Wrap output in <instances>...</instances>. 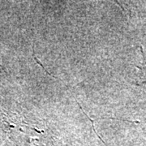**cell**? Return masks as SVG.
Returning a JSON list of instances; mask_svg holds the SVG:
<instances>
[{"mask_svg": "<svg viewBox=\"0 0 146 146\" xmlns=\"http://www.w3.org/2000/svg\"><path fill=\"white\" fill-rule=\"evenodd\" d=\"M141 50L142 53V56H143V61L141 66L137 67L140 70V80H139V82L136 83V84H139V85L146 84V52H145L144 48L142 46H141Z\"/></svg>", "mask_w": 146, "mask_h": 146, "instance_id": "obj_1", "label": "cell"}]
</instances>
